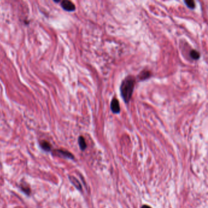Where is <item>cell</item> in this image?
Segmentation results:
<instances>
[{"label":"cell","instance_id":"30bf717a","mask_svg":"<svg viewBox=\"0 0 208 208\" xmlns=\"http://www.w3.org/2000/svg\"><path fill=\"white\" fill-rule=\"evenodd\" d=\"M190 55H191V57L193 59H195V60H197L200 58V53L196 52V50H192L191 52V53H190Z\"/></svg>","mask_w":208,"mask_h":208},{"label":"cell","instance_id":"ba28073f","mask_svg":"<svg viewBox=\"0 0 208 208\" xmlns=\"http://www.w3.org/2000/svg\"><path fill=\"white\" fill-rule=\"evenodd\" d=\"M149 77H150V72L146 71V70H144L143 72H142L140 73V75H139V78L141 81H143L146 79H148Z\"/></svg>","mask_w":208,"mask_h":208},{"label":"cell","instance_id":"8992f818","mask_svg":"<svg viewBox=\"0 0 208 208\" xmlns=\"http://www.w3.org/2000/svg\"><path fill=\"white\" fill-rule=\"evenodd\" d=\"M69 180L70 181V182L72 183V184L78 189L79 191H81L82 190V186L81 184V183L78 181V180L73 176H69Z\"/></svg>","mask_w":208,"mask_h":208},{"label":"cell","instance_id":"277c9868","mask_svg":"<svg viewBox=\"0 0 208 208\" xmlns=\"http://www.w3.org/2000/svg\"><path fill=\"white\" fill-rule=\"evenodd\" d=\"M111 109L112 111L114 113L118 114V113L120 112V107L119 103H118V101L117 98H114L112 100V102H111Z\"/></svg>","mask_w":208,"mask_h":208},{"label":"cell","instance_id":"9c48e42d","mask_svg":"<svg viewBox=\"0 0 208 208\" xmlns=\"http://www.w3.org/2000/svg\"><path fill=\"white\" fill-rule=\"evenodd\" d=\"M20 189L26 195H29L31 194V189H30V187L26 185V184H22L20 186Z\"/></svg>","mask_w":208,"mask_h":208},{"label":"cell","instance_id":"52a82bcc","mask_svg":"<svg viewBox=\"0 0 208 208\" xmlns=\"http://www.w3.org/2000/svg\"><path fill=\"white\" fill-rule=\"evenodd\" d=\"M78 143H79V146L80 149L82 151L85 150V149L87 147V145H86V143L84 138L82 136H79V138H78Z\"/></svg>","mask_w":208,"mask_h":208},{"label":"cell","instance_id":"7c38bea8","mask_svg":"<svg viewBox=\"0 0 208 208\" xmlns=\"http://www.w3.org/2000/svg\"><path fill=\"white\" fill-rule=\"evenodd\" d=\"M151 208L150 206H148V205H143L142 206V208Z\"/></svg>","mask_w":208,"mask_h":208},{"label":"cell","instance_id":"7a4b0ae2","mask_svg":"<svg viewBox=\"0 0 208 208\" xmlns=\"http://www.w3.org/2000/svg\"><path fill=\"white\" fill-rule=\"evenodd\" d=\"M53 152L56 156H59L61 157L67 158V159H75V156H73L70 152H69L67 150L57 149V150H55Z\"/></svg>","mask_w":208,"mask_h":208},{"label":"cell","instance_id":"3957f363","mask_svg":"<svg viewBox=\"0 0 208 208\" xmlns=\"http://www.w3.org/2000/svg\"><path fill=\"white\" fill-rule=\"evenodd\" d=\"M61 6L62 7L67 11H74L75 10V4L70 1H67V0H64L62 1L61 2Z\"/></svg>","mask_w":208,"mask_h":208},{"label":"cell","instance_id":"6da1fadb","mask_svg":"<svg viewBox=\"0 0 208 208\" xmlns=\"http://www.w3.org/2000/svg\"><path fill=\"white\" fill-rule=\"evenodd\" d=\"M135 82V78L133 77L129 76L125 78L121 83L120 86L121 95L126 103H128L131 100L134 89Z\"/></svg>","mask_w":208,"mask_h":208},{"label":"cell","instance_id":"8fae6325","mask_svg":"<svg viewBox=\"0 0 208 208\" xmlns=\"http://www.w3.org/2000/svg\"><path fill=\"white\" fill-rule=\"evenodd\" d=\"M185 4L187 5V6L188 7H189L190 9H194L195 7V2L194 1L192 0H187V1H184Z\"/></svg>","mask_w":208,"mask_h":208},{"label":"cell","instance_id":"5b68a950","mask_svg":"<svg viewBox=\"0 0 208 208\" xmlns=\"http://www.w3.org/2000/svg\"><path fill=\"white\" fill-rule=\"evenodd\" d=\"M40 147L43 150L47 152H50L52 150V146L50 143L46 141H42L40 143Z\"/></svg>","mask_w":208,"mask_h":208}]
</instances>
